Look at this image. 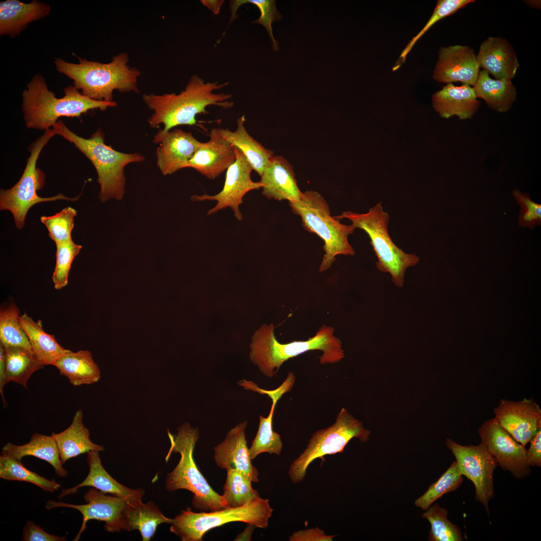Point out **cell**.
Wrapping results in <instances>:
<instances>
[{"instance_id": "cell-1", "label": "cell", "mask_w": 541, "mask_h": 541, "mask_svg": "<svg viewBox=\"0 0 541 541\" xmlns=\"http://www.w3.org/2000/svg\"><path fill=\"white\" fill-rule=\"evenodd\" d=\"M229 82L218 84V82H205L194 75L189 80L184 90L179 94H144L142 100L147 106L153 111L147 122L150 127L157 128L163 124L164 128L154 136L155 144L160 141L173 128L179 125H196L195 116L198 114H206V107L215 105L223 109L231 108L233 102L228 101L232 97L231 94L215 93L228 85Z\"/></svg>"}, {"instance_id": "cell-2", "label": "cell", "mask_w": 541, "mask_h": 541, "mask_svg": "<svg viewBox=\"0 0 541 541\" xmlns=\"http://www.w3.org/2000/svg\"><path fill=\"white\" fill-rule=\"evenodd\" d=\"M273 324H264L251 337L249 358L261 373L273 377L288 360L310 351L319 350L320 364H335L345 357L341 340L334 335V329L323 325L316 334L305 341L281 343L275 335Z\"/></svg>"}, {"instance_id": "cell-3", "label": "cell", "mask_w": 541, "mask_h": 541, "mask_svg": "<svg viewBox=\"0 0 541 541\" xmlns=\"http://www.w3.org/2000/svg\"><path fill=\"white\" fill-rule=\"evenodd\" d=\"M64 96L57 98L48 89L44 76L35 74L27 83L22 94V111L26 127L46 130L51 129L60 117H79L90 110L104 111L117 103L92 100L74 85L64 89Z\"/></svg>"}, {"instance_id": "cell-4", "label": "cell", "mask_w": 541, "mask_h": 541, "mask_svg": "<svg viewBox=\"0 0 541 541\" xmlns=\"http://www.w3.org/2000/svg\"><path fill=\"white\" fill-rule=\"evenodd\" d=\"M78 63L55 58L57 71L73 81V85L84 96L94 100L113 101L114 90L121 93H139L137 79L140 71L130 67L129 56L120 53L111 62L103 63L78 58Z\"/></svg>"}, {"instance_id": "cell-5", "label": "cell", "mask_w": 541, "mask_h": 541, "mask_svg": "<svg viewBox=\"0 0 541 541\" xmlns=\"http://www.w3.org/2000/svg\"><path fill=\"white\" fill-rule=\"evenodd\" d=\"M170 443L165 457L167 462L172 453H179L180 459L174 469L167 474L165 483L169 491L185 489L193 494L192 504L202 511H212L227 507L224 496L217 493L199 471L193 458V451L199 437L197 427L187 422L177 428V433L167 430Z\"/></svg>"}, {"instance_id": "cell-6", "label": "cell", "mask_w": 541, "mask_h": 541, "mask_svg": "<svg viewBox=\"0 0 541 541\" xmlns=\"http://www.w3.org/2000/svg\"><path fill=\"white\" fill-rule=\"evenodd\" d=\"M56 135L73 143L92 162L98 175L100 186L99 198L101 202L111 199L121 200L125 193L124 170L128 164L140 162L145 158L138 153H126L113 149L105 143L103 131L99 128L89 138L79 136L59 120L52 127Z\"/></svg>"}, {"instance_id": "cell-7", "label": "cell", "mask_w": 541, "mask_h": 541, "mask_svg": "<svg viewBox=\"0 0 541 541\" xmlns=\"http://www.w3.org/2000/svg\"><path fill=\"white\" fill-rule=\"evenodd\" d=\"M289 205L292 211L301 217L303 227L318 235L324 242L325 254L319 267L320 272L332 265L336 256L355 254L348 236L356 228L352 224H342L332 217L327 202L320 193L306 191L298 200L290 202Z\"/></svg>"}, {"instance_id": "cell-8", "label": "cell", "mask_w": 541, "mask_h": 541, "mask_svg": "<svg viewBox=\"0 0 541 541\" xmlns=\"http://www.w3.org/2000/svg\"><path fill=\"white\" fill-rule=\"evenodd\" d=\"M334 217L339 220L347 218L356 228L365 231L377 258V269L389 273L393 283L397 287H402L407 268L417 264L420 259L416 254L404 252L394 243L388 230L389 215L383 210L382 202L366 213L345 211Z\"/></svg>"}, {"instance_id": "cell-9", "label": "cell", "mask_w": 541, "mask_h": 541, "mask_svg": "<svg viewBox=\"0 0 541 541\" xmlns=\"http://www.w3.org/2000/svg\"><path fill=\"white\" fill-rule=\"evenodd\" d=\"M273 512L269 499L260 496L237 508L194 512L188 507L173 518L170 531L182 541H201L209 530L232 522H242L266 528Z\"/></svg>"}, {"instance_id": "cell-10", "label": "cell", "mask_w": 541, "mask_h": 541, "mask_svg": "<svg viewBox=\"0 0 541 541\" xmlns=\"http://www.w3.org/2000/svg\"><path fill=\"white\" fill-rule=\"evenodd\" d=\"M55 135L54 130L49 129L31 143L28 147L30 155L20 180L11 188L1 189L0 209L11 212L16 226L19 229L24 227L27 213L33 205L42 202L57 200L74 202L77 201L81 195L80 194L70 198L60 193L51 197H42L37 194V191L42 189L45 184V175L42 170L37 168V162L43 148Z\"/></svg>"}, {"instance_id": "cell-11", "label": "cell", "mask_w": 541, "mask_h": 541, "mask_svg": "<svg viewBox=\"0 0 541 541\" xmlns=\"http://www.w3.org/2000/svg\"><path fill=\"white\" fill-rule=\"evenodd\" d=\"M370 431L361 421L354 418L343 408L336 421L327 428L316 431L306 448L293 461L289 469V476L293 483L301 482L305 478L308 467L317 458L324 461L327 455L342 453L349 442L357 438L362 442L369 440Z\"/></svg>"}, {"instance_id": "cell-12", "label": "cell", "mask_w": 541, "mask_h": 541, "mask_svg": "<svg viewBox=\"0 0 541 541\" xmlns=\"http://www.w3.org/2000/svg\"><path fill=\"white\" fill-rule=\"evenodd\" d=\"M445 443L455 457L460 473L473 483L475 500L482 505L489 517L488 503L494 496L493 472L498 466L496 461L482 443L462 445L447 438Z\"/></svg>"}, {"instance_id": "cell-13", "label": "cell", "mask_w": 541, "mask_h": 541, "mask_svg": "<svg viewBox=\"0 0 541 541\" xmlns=\"http://www.w3.org/2000/svg\"><path fill=\"white\" fill-rule=\"evenodd\" d=\"M84 499L86 503L81 505L51 500L47 502L45 507L48 510L56 507H68L81 512L83 521L74 541L80 539L86 528L87 522L91 519L104 521L105 529L108 532H119L123 529L126 511L130 504L127 500L92 487L84 494Z\"/></svg>"}, {"instance_id": "cell-14", "label": "cell", "mask_w": 541, "mask_h": 541, "mask_svg": "<svg viewBox=\"0 0 541 541\" xmlns=\"http://www.w3.org/2000/svg\"><path fill=\"white\" fill-rule=\"evenodd\" d=\"M482 443L498 466L515 478L522 479L531 473L526 461V448L518 442L493 417L484 421L478 430Z\"/></svg>"}, {"instance_id": "cell-15", "label": "cell", "mask_w": 541, "mask_h": 541, "mask_svg": "<svg viewBox=\"0 0 541 541\" xmlns=\"http://www.w3.org/2000/svg\"><path fill=\"white\" fill-rule=\"evenodd\" d=\"M233 148L236 159L226 170L222 190L213 195L207 194L195 195L191 197V199L198 201H216V205L208 210L207 215L229 207L234 217L241 221L242 216L239 206L242 203L244 196L251 190L259 189L261 185L259 181L254 182L251 180L250 175L253 168L251 164L241 151L234 147Z\"/></svg>"}, {"instance_id": "cell-16", "label": "cell", "mask_w": 541, "mask_h": 541, "mask_svg": "<svg viewBox=\"0 0 541 541\" xmlns=\"http://www.w3.org/2000/svg\"><path fill=\"white\" fill-rule=\"evenodd\" d=\"M494 413L500 426L524 446L541 429V409L532 397L517 401L502 399Z\"/></svg>"}, {"instance_id": "cell-17", "label": "cell", "mask_w": 541, "mask_h": 541, "mask_svg": "<svg viewBox=\"0 0 541 541\" xmlns=\"http://www.w3.org/2000/svg\"><path fill=\"white\" fill-rule=\"evenodd\" d=\"M480 66L474 50L468 46L441 47L433 73L434 80L447 84L460 82L473 86Z\"/></svg>"}, {"instance_id": "cell-18", "label": "cell", "mask_w": 541, "mask_h": 541, "mask_svg": "<svg viewBox=\"0 0 541 541\" xmlns=\"http://www.w3.org/2000/svg\"><path fill=\"white\" fill-rule=\"evenodd\" d=\"M247 424L241 422L227 432L224 440L214 447V460L220 468L235 469L252 483L257 482L259 473L252 464L245 438Z\"/></svg>"}, {"instance_id": "cell-19", "label": "cell", "mask_w": 541, "mask_h": 541, "mask_svg": "<svg viewBox=\"0 0 541 541\" xmlns=\"http://www.w3.org/2000/svg\"><path fill=\"white\" fill-rule=\"evenodd\" d=\"M236 159L233 147L212 129L209 139L201 142L186 168H192L207 178L213 180L233 164Z\"/></svg>"}, {"instance_id": "cell-20", "label": "cell", "mask_w": 541, "mask_h": 541, "mask_svg": "<svg viewBox=\"0 0 541 541\" xmlns=\"http://www.w3.org/2000/svg\"><path fill=\"white\" fill-rule=\"evenodd\" d=\"M201 142L190 132L176 128L163 137L156 150L157 165L164 175L186 168Z\"/></svg>"}, {"instance_id": "cell-21", "label": "cell", "mask_w": 541, "mask_h": 541, "mask_svg": "<svg viewBox=\"0 0 541 541\" xmlns=\"http://www.w3.org/2000/svg\"><path fill=\"white\" fill-rule=\"evenodd\" d=\"M99 452L98 451H92L87 453V461L89 467L87 476L76 486L63 489L58 496L59 499H61L66 495L77 492L81 487L90 486L104 493L123 498L133 505L142 501L144 490L128 488L113 478L102 465Z\"/></svg>"}, {"instance_id": "cell-22", "label": "cell", "mask_w": 541, "mask_h": 541, "mask_svg": "<svg viewBox=\"0 0 541 541\" xmlns=\"http://www.w3.org/2000/svg\"><path fill=\"white\" fill-rule=\"evenodd\" d=\"M259 181L262 194L269 199L298 200L303 192L300 190L293 166L282 156H273Z\"/></svg>"}, {"instance_id": "cell-23", "label": "cell", "mask_w": 541, "mask_h": 541, "mask_svg": "<svg viewBox=\"0 0 541 541\" xmlns=\"http://www.w3.org/2000/svg\"><path fill=\"white\" fill-rule=\"evenodd\" d=\"M476 58L480 68L495 79L512 80L519 66L513 47L501 37L487 38L481 44Z\"/></svg>"}, {"instance_id": "cell-24", "label": "cell", "mask_w": 541, "mask_h": 541, "mask_svg": "<svg viewBox=\"0 0 541 541\" xmlns=\"http://www.w3.org/2000/svg\"><path fill=\"white\" fill-rule=\"evenodd\" d=\"M51 6L38 0L25 3L19 0L0 3V36H19L29 24L48 16Z\"/></svg>"}, {"instance_id": "cell-25", "label": "cell", "mask_w": 541, "mask_h": 541, "mask_svg": "<svg viewBox=\"0 0 541 541\" xmlns=\"http://www.w3.org/2000/svg\"><path fill=\"white\" fill-rule=\"evenodd\" d=\"M432 100L435 111L446 119L453 116L461 120L471 119L480 105L473 87L465 84H447L432 95Z\"/></svg>"}, {"instance_id": "cell-26", "label": "cell", "mask_w": 541, "mask_h": 541, "mask_svg": "<svg viewBox=\"0 0 541 541\" xmlns=\"http://www.w3.org/2000/svg\"><path fill=\"white\" fill-rule=\"evenodd\" d=\"M1 455L20 461L25 456H35L50 464L58 476L64 477L68 475V471L63 467L58 446L52 435L35 433L28 443L22 445L8 442L2 448Z\"/></svg>"}, {"instance_id": "cell-27", "label": "cell", "mask_w": 541, "mask_h": 541, "mask_svg": "<svg viewBox=\"0 0 541 541\" xmlns=\"http://www.w3.org/2000/svg\"><path fill=\"white\" fill-rule=\"evenodd\" d=\"M82 410H78L71 424L59 433H53L57 443L62 464L69 459L92 451H104L103 445L93 443L90 438V432L83 422Z\"/></svg>"}, {"instance_id": "cell-28", "label": "cell", "mask_w": 541, "mask_h": 541, "mask_svg": "<svg viewBox=\"0 0 541 541\" xmlns=\"http://www.w3.org/2000/svg\"><path fill=\"white\" fill-rule=\"evenodd\" d=\"M245 121L244 115L238 118L236 129L234 131L223 128L216 130L232 146L241 151L253 170L261 176L274 153L249 134L244 126Z\"/></svg>"}, {"instance_id": "cell-29", "label": "cell", "mask_w": 541, "mask_h": 541, "mask_svg": "<svg viewBox=\"0 0 541 541\" xmlns=\"http://www.w3.org/2000/svg\"><path fill=\"white\" fill-rule=\"evenodd\" d=\"M53 365L75 386L93 384L101 378L100 369L88 350L77 352L70 350L58 357Z\"/></svg>"}, {"instance_id": "cell-30", "label": "cell", "mask_w": 541, "mask_h": 541, "mask_svg": "<svg viewBox=\"0 0 541 541\" xmlns=\"http://www.w3.org/2000/svg\"><path fill=\"white\" fill-rule=\"evenodd\" d=\"M473 87L477 98L483 99L488 107L500 113L508 111L516 99V88L511 80L493 79L483 70Z\"/></svg>"}, {"instance_id": "cell-31", "label": "cell", "mask_w": 541, "mask_h": 541, "mask_svg": "<svg viewBox=\"0 0 541 541\" xmlns=\"http://www.w3.org/2000/svg\"><path fill=\"white\" fill-rule=\"evenodd\" d=\"M19 319L32 351L44 366L53 365L58 357L70 351L61 346L54 336L44 331L41 320L35 321L26 313L20 316Z\"/></svg>"}, {"instance_id": "cell-32", "label": "cell", "mask_w": 541, "mask_h": 541, "mask_svg": "<svg viewBox=\"0 0 541 541\" xmlns=\"http://www.w3.org/2000/svg\"><path fill=\"white\" fill-rule=\"evenodd\" d=\"M173 521V518L164 516L153 501L146 503L141 501L135 505H129L125 515L123 529L128 531L138 529L142 540L149 541L155 534L159 524H171Z\"/></svg>"}, {"instance_id": "cell-33", "label": "cell", "mask_w": 541, "mask_h": 541, "mask_svg": "<svg viewBox=\"0 0 541 541\" xmlns=\"http://www.w3.org/2000/svg\"><path fill=\"white\" fill-rule=\"evenodd\" d=\"M4 347L6 383L13 381L28 389V379L35 371L43 369L44 365L32 350L20 346Z\"/></svg>"}, {"instance_id": "cell-34", "label": "cell", "mask_w": 541, "mask_h": 541, "mask_svg": "<svg viewBox=\"0 0 541 541\" xmlns=\"http://www.w3.org/2000/svg\"><path fill=\"white\" fill-rule=\"evenodd\" d=\"M272 405L268 415L264 417L259 416V425L257 433L253 440L249 453L251 460L258 455L266 452L270 454L280 455L283 449L281 435L273 430V419L276 405L280 399L276 396L270 397Z\"/></svg>"}, {"instance_id": "cell-35", "label": "cell", "mask_w": 541, "mask_h": 541, "mask_svg": "<svg viewBox=\"0 0 541 541\" xmlns=\"http://www.w3.org/2000/svg\"><path fill=\"white\" fill-rule=\"evenodd\" d=\"M448 511L437 503L432 504L421 515L430 524L429 541H462L464 537L459 527L447 518Z\"/></svg>"}, {"instance_id": "cell-36", "label": "cell", "mask_w": 541, "mask_h": 541, "mask_svg": "<svg viewBox=\"0 0 541 541\" xmlns=\"http://www.w3.org/2000/svg\"><path fill=\"white\" fill-rule=\"evenodd\" d=\"M0 478L8 480L26 481L33 483L45 491L54 492L61 485L55 480H49L26 468L20 461L0 456Z\"/></svg>"}, {"instance_id": "cell-37", "label": "cell", "mask_w": 541, "mask_h": 541, "mask_svg": "<svg viewBox=\"0 0 541 541\" xmlns=\"http://www.w3.org/2000/svg\"><path fill=\"white\" fill-rule=\"evenodd\" d=\"M19 314V309L15 304L1 309V344L4 346H20L32 350L28 338L20 323Z\"/></svg>"}, {"instance_id": "cell-38", "label": "cell", "mask_w": 541, "mask_h": 541, "mask_svg": "<svg viewBox=\"0 0 541 541\" xmlns=\"http://www.w3.org/2000/svg\"><path fill=\"white\" fill-rule=\"evenodd\" d=\"M463 481V475L455 461L439 479L430 485L425 492L415 501L414 504L425 511L443 495L458 489Z\"/></svg>"}, {"instance_id": "cell-39", "label": "cell", "mask_w": 541, "mask_h": 541, "mask_svg": "<svg viewBox=\"0 0 541 541\" xmlns=\"http://www.w3.org/2000/svg\"><path fill=\"white\" fill-rule=\"evenodd\" d=\"M226 471V479L223 486L222 495L228 507L243 506L259 496L257 490L252 488V482L241 473L234 469Z\"/></svg>"}, {"instance_id": "cell-40", "label": "cell", "mask_w": 541, "mask_h": 541, "mask_svg": "<svg viewBox=\"0 0 541 541\" xmlns=\"http://www.w3.org/2000/svg\"><path fill=\"white\" fill-rule=\"evenodd\" d=\"M245 4H251L259 9L260 16L259 18L253 22V23L262 25L267 31L272 43L273 51H278L279 47L277 41L273 36L272 24L276 21H279L282 18L281 14L278 11L275 1L274 0H236L230 1L231 17L229 23L236 18V11L241 5Z\"/></svg>"}, {"instance_id": "cell-41", "label": "cell", "mask_w": 541, "mask_h": 541, "mask_svg": "<svg viewBox=\"0 0 541 541\" xmlns=\"http://www.w3.org/2000/svg\"><path fill=\"white\" fill-rule=\"evenodd\" d=\"M76 215V210L67 206L53 215L42 216L40 220L47 227L49 237L57 244L72 240L71 233Z\"/></svg>"}, {"instance_id": "cell-42", "label": "cell", "mask_w": 541, "mask_h": 541, "mask_svg": "<svg viewBox=\"0 0 541 541\" xmlns=\"http://www.w3.org/2000/svg\"><path fill=\"white\" fill-rule=\"evenodd\" d=\"M474 0H438L435 9L425 26L414 37L402 51L399 62L394 66L393 71L396 70L404 62L407 54L411 51L415 43L435 23L450 16L469 4L474 3Z\"/></svg>"}, {"instance_id": "cell-43", "label": "cell", "mask_w": 541, "mask_h": 541, "mask_svg": "<svg viewBox=\"0 0 541 541\" xmlns=\"http://www.w3.org/2000/svg\"><path fill=\"white\" fill-rule=\"evenodd\" d=\"M56 245V263L52 276L54 288L60 290L68 284V275L72 263L82 246L73 240L60 242Z\"/></svg>"}, {"instance_id": "cell-44", "label": "cell", "mask_w": 541, "mask_h": 541, "mask_svg": "<svg viewBox=\"0 0 541 541\" xmlns=\"http://www.w3.org/2000/svg\"><path fill=\"white\" fill-rule=\"evenodd\" d=\"M512 195L520 207L518 224L522 227L534 229L541 225V205L532 201L529 195L518 189L512 192Z\"/></svg>"}, {"instance_id": "cell-45", "label": "cell", "mask_w": 541, "mask_h": 541, "mask_svg": "<svg viewBox=\"0 0 541 541\" xmlns=\"http://www.w3.org/2000/svg\"><path fill=\"white\" fill-rule=\"evenodd\" d=\"M21 540L22 541H65L66 536L48 533L40 526L31 520L25 524Z\"/></svg>"}, {"instance_id": "cell-46", "label": "cell", "mask_w": 541, "mask_h": 541, "mask_svg": "<svg viewBox=\"0 0 541 541\" xmlns=\"http://www.w3.org/2000/svg\"><path fill=\"white\" fill-rule=\"evenodd\" d=\"M335 535L327 534L319 527L296 531L289 537V541H332Z\"/></svg>"}, {"instance_id": "cell-47", "label": "cell", "mask_w": 541, "mask_h": 541, "mask_svg": "<svg viewBox=\"0 0 541 541\" xmlns=\"http://www.w3.org/2000/svg\"><path fill=\"white\" fill-rule=\"evenodd\" d=\"M526 449V461L529 467L541 466V429L538 430L529 441Z\"/></svg>"}, {"instance_id": "cell-48", "label": "cell", "mask_w": 541, "mask_h": 541, "mask_svg": "<svg viewBox=\"0 0 541 541\" xmlns=\"http://www.w3.org/2000/svg\"><path fill=\"white\" fill-rule=\"evenodd\" d=\"M6 384L5 349L4 346L0 344V393L4 405L6 404V402L4 396L3 389Z\"/></svg>"}, {"instance_id": "cell-49", "label": "cell", "mask_w": 541, "mask_h": 541, "mask_svg": "<svg viewBox=\"0 0 541 541\" xmlns=\"http://www.w3.org/2000/svg\"><path fill=\"white\" fill-rule=\"evenodd\" d=\"M255 528L253 525L247 524L244 530L238 534L234 540H250L252 533Z\"/></svg>"}, {"instance_id": "cell-50", "label": "cell", "mask_w": 541, "mask_h": 541, "mask_svg": "<svg viewBox=\"0 0 541 541\" xmlns=\"http://www.w3.org/2000/svg\"><path fill=\"white\" fill-rule=\"evenodd\" d=\"M200 2L210 11H211L214 15L218 14L222 4L223 3L224 1H207L203 0L200 1Z\"/></svg>"}, {"instance_id": "cell-51", "label": "cell", "mask_w": 541, "mask_h": 541, "mask_svg": "<svg viewBox=\"0 0 541 541\" xmlns=\"http://www.w3.org/2000/svg\"><path fill=\"white\" fill-rule=\"evenodd\" d=\"M540 1H526L527 4L529 6H530L531 7L537 8L538 9L539 8V6L540 7Z\"/></svg>"}]
</instances>
